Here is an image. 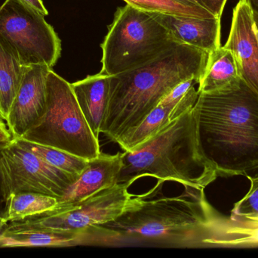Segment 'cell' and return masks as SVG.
Instances as JSON below:
<instances>
[{"instance_id": "obj_30", "label": "cell", "mask_w": 258, "mask_h": 258, "mask_svg": "<svg viewBox=\"0 0 258 258\" xmlns=\"http://www.w3.org/2000/svg\"><path fill=\"white\" fill-rule=\"evenodd\" d=\"M246 1L251 9L254 26H255V30L258 34V0H246Z\"/></svg>"}, {"instance_id": "obj_28", "label": "cell", "mask_w": 258, "mask_h": 258, "mask_svg": "<svg viewBox=\"0 0 258 258\" xmlns=\"http://www.w3.org/2000/svg\"><path fill=\"white\" fill-rule=\"evenodd\" d=\"M15 140L6 121L0 117V149L6 148Z\"/></svg>"}, {"instance_id": "obj_2", "label": "cell", "mask_w": 258, "mask_h": 258, "mask_svg": "<svg viewBox=\"0 0 258 258\" xmlns=\"http://www.w3.org/2000/svg\"><path fill=\"white\" fill-rule=\"evenodd\" d=\"M208 56L200 48L179 44L145 65L110 76V98L101 133L117 142L180 82L195 79L199 83Z\"/></svg>"}, {"instance_id": "obj_19", "label": "cell", "mask_w": 258, "mask_h": 258, "mask_svg": "<svg viewBox=\"0 0 258 258\" xmlns=\"http://www.w3.org/2000/svg\"><path fill=\"white\" fill-rule=\"evenodd\" d=\"M172 108L162 105L156 106L138 127L121 136L116 143L124 151H135L169 124V114Z\"/></svg>"}, {"instance_id": "obj_23", "label": "cell", "mask_w": 258, "mask_h": 258, "mask_svg": "<svg viewBox=\"0 0 258 258\" xmlns=\"http://www.w3.org/2000/svg\"><path fill=\"white\" fill-rule=\"evenodd\" d=\"M250 181V189L245 196L235 203L230 216L258 219V174L246 176Z\"/></svg>"}, {"instance_id": "obj_13", "label": "cell", "mask_w": 258, "mask_h": 258, "mask_svg": "<svg viewBox=\"0 0 258 258\" xmlns=\"http://www.w3.org/2000/svg\"><path fill=\"white\" fill-rule=\"evenodd\" d=\"M203 248H258V220L224 216L212 206Z\"/></svg>"}, {"instance_id": "obj_20", "label": "cell", "mask_w": 258, "mask_h": 258, "mask_svg": "<svg viewBox=\"0 0 258 258\" xmlns=\"http://www.w3.org/2000/svg\"><path fill=\"white\" fill-rule=\"evenodd\" d=\"M57 198L36 192L12 194L8 202L6 222L21 221L51 210L57 206Z\"/></svg>"}, {"instance_id": "obj_33", "label": "cell", "mask_w": 258, "mask_h": 258, "mask_svg": "<svg viewBox=\"0 0 258 258\" xmlns=\"http://www.w3.org/2000/svg\"><path fill=\"white\" fill-rule=\"evenodd\" d=\"M255 220H258V219H255Z\"/></svg>"}, {"instance_id": "obj_17", "label": "cell", "mask_w": 258, "mask_h": 258, "mask_svg": "<svg viewBox=\"0 0 258 258\" xmlns=\"http://www.w3.org/2000/svg\"><path fill=\"white\" fill-rule=\"evenodd\" d=\"M241 81L236 57L231 50L224 45L209 53L204 72L198 83V92L231 89Z\"/></svg>"}, {"instance_id": "obj_24", "label": "cell", "mask_w": 258, "mask_h": 258, "mask_svg": "<svg viewBox=\"0 0 258 258\" xmlns=\"http://www.w3.org/2000/svg\"><path fill=\"white\" fill-rule=\"evenodd\" d=\"M199 96L198 90H196L195 87L192 86L189 90L179 100L178 102L171 109L169 114L170 122L176 118H179L180 115L188 112L194 108L196 101Z\"/></svg>"}, {"instance_id": "obj_16", "label": "cell", "mask_w": 258, "mask_h": 258, "mask_svg": "<svg viewBox=\"0 0 258 258\" xmlns=\"http://www.w3.org/2000/svg\"><path fill=\"white\" fill-rule=\"evenodd\" d=\"M71 86L86 121L98 139L108 107L110 76L100 72L71 83Z\"/></svg>"}, {"instance_id": "obj_26", "label": "cell", "mask_w": 258, "mask_h": 258, "mask_svg": "<svg viewBox=\"0 0 258 258\" xmlns=\"http://www.w3.org/2000/svg\"><path fill=\"white\" fill-rule=\"evenodd\" d=\"M1 150L0 149V220L6 222L8 202L11 193L6 180V174L3 170L1 161Z\"/></svg>"}, {"instance_id": "obj_6", "label": "cell", "mask_w": 258, "mask_h": 258, "mask_svg": "<svg viewBox=\"0 0 258 258\" xmlns=\"http://www.w3.org/2000/svg\"><path fill=\"white\" fill-rule=\"evenodd\" d=\"M179 45L150 13L119 8L101 45V73L116 75L145 65Z\"/></svg>"}, {"instance_id": "obj_11", "label": "cell", "mask_w": 258, "mask_h": 258, "mask_svg": "<svg viewBox=\"0 0 258 258\" xmlns=\"http://www.w3.org/2000/svg\"><path fill=\"white\" fill-rule=\"evenodd\" d=\"M77 245L101 246V231L98 227L82 231H74L29 225L14 221L8 224L7 228L0 238V248Z\"/></svg>"}, {"instance_id": "obj_1", "label": "cell", "mask_w": 258, "mask_h": 258, "mask_svg": "<svg viewBox=\"0 0 258 258\" xmlns=\"http://www.w3.org/2000/svg\"><path fill=\"white\" fill-rule=\"evenodd\" d=\"M200 152L218 177L258 170V94L242 80L231 89L199 92L192 108Z\"/></svg>"}, {"instance_id": "obj_14", "label": "cell", "mask_w": 258, "mask_h": 258, "mask_svg": "<svg viewBox=\"0 0 258 258\" xmlns=\"http://www.w3.org/2000/svg\"><path fill=\"white\" fill-rule=\"evenodd\" d=\"M149 13V12H148ZM178 44H186L209 53L221 46V19L186 18L150 13Z\"/></svg>"}, {"instance_id": "obj_25", "label": "cell", "mask_w": 258, "mask_h": 258, "mask_svg": "<svg viewBox=\"0 0 258 258\" xmlns=\"http://www.w3.org/2000/svg\"><path fill=\"white\" fill-rule=\"evenodd\" d=\"M197 83L195 79H188L184 81L180 82L177 86H174L169 93L167 94L159 105L162 106H171L174 107L179 100L189 90L191 87Z\"/></svg>"}, {"instance_id": "obj_22", "label": "cell", "mask_w": 258, "mask_h": 258, "mask_svg": "<svg viewBox=\"0 0 258 258\" xmlns=\"http://www.w3.org/2000/svg\"><path fill=\"white\" fill-rule=\"evenodd\" d=\"M127 4L149 13L196 18H216L208 9L185 4L177 0H124ZM220 19V18H219Z\"/></svg>"}, {"instance_id": "obj_7", "label": "cell", "mask_w": 258, "mask_h": 258, "mask_svg": "<svg viewBox=\"0 0 258 258\" xmlns=\"http://www.w3.org/2000/svg\"><path fill=\"white\" fill-rule=\"evenodd\" d=\"M132 185L117 183L78 202H58L51 210L18 221L29 225L74 231L104 225L139 207L144 200L159 192L154 187L147 193L134 195L128 191Z\"/></svg>"}, {"instance_id": "obj_29", "label": "cell", "mask_w": 258, "mask_h": 258, "mask_svg": "<svg viewBox=\"0 0 258 258\" xmlns=\"http://www.w3.org/2000/svg\"><path fill=\"white\" fill-rule=\"evenodd\" d=\"M21 1L24 3V4L27 5V6L31 7L32 9L36 10V12L42 14L44 16H46V15H48V10H47L45 6H44L42 0H21Z\"/></svg>"}, {"instance_id": "obj_15", "label": "cell", "mask_w": 258, "mask_h": 258, "mask_svg": "<svg viewBox=\"0 0 258 258\" xmlns=\"http://www.w3.org/2000/svg\"><path fill=\"white\" fill-rule=\"evenodd\" d=\"M122 167V153L111 156L101 152L98 157L88 160L86 168L58 202H78L102 189L115 186L118 183Z\"/></svg>"}, {"instance_id": "obj_12", "label": "cell", "mask_w": 258, "mask_h": 258, "mask_svg": "<svg viewBox=\"0 0 258 258\" xmlns=\"http://www.w3.org/2000/svg\"><path fill=\"white\" fill-rule=\"evenodd\" d=\"M224 46L234 54L241 79L258 94V34L246 0H239L233 9Z\"/></svg>"}, {"instance_id": "obj_32", "label": "cell", "mask_w": 258, "mask_h": 258, "mask_svg": "<svg viewBox=\"0 0 258 258\" xmlns=\"http://www.w3.org/2000/svg\"><path fill=\"white\" fill-rule=\"evenodd\" d=\"M8 224H9V223L4 222V221L0 220V238L2 237L3 233H4L5 230L7 228Z\"/></svg>"}, {"instance_id": "obj_9", "label": "cell", "mask_w": 258, "mask_h": 258, "mask_svg": "<svg viewBox=\"0 0 258 258\" xmlns=\"http://www.w3.org/2000/svg\"><path fill=\"white\" fill-rule=\"evenodd\" d=\"M1 161L11 195L36 192L58 201L77 179L21 148L15 140L1 150Z\"/></svg>"}, {"instance_id": "obj_4", "label": "cell", "mask_w": 258, "mask_h": 258, "mask_svg": "<svg viewBox=\"0 0 258 258\" xmlns=\"http://www.w3.org/2000/svg\"><path fill=\"white\" fill-rule=\"evenodd\" d=\"M122 161L118 183L133 184L141 177H152L157 179V189L165 182L173 181L184 189L205 190L218 178L199 148L192 109L135 151L122 153Z\"/></svg>"}, {"instance_id": "obj_18", "label": "cell", "mask_w": 258, "mask_h": 258, "mask_svg": "<svg viewBox=\"0 0 258 258\" xmlns=\"http://www.w3.org/2000/svg\"><path fill=\"white\" fill-rule=\"evenodd\" d=\"M24 67L0 36V117L5 121L21 84Z\"/></svg>"}, {"instance_id": "obj_21", "label": "cell", "mask_w": 258, "mask_h": 258, "mask_svg": "<svg viewBox=\"0 0 258 258\" xmlns=\"http://www.w3.org/2000/svg\"><path fill=\"white\" fill-rule=\"evenodd\" d=\"M15 141L21 148L39 156L49 165L77 177L81 174L88 164V160L62 150L33 143L22 139H15Z\"/></svg>"}, {"instance_id": "obj_8", "label": "cell", "mask_w": 258, "mask_h": 258, "mask_svg": "<svg viewBox=\"0 0 258 258\" xmlns=\"http://www.w3.org/2000/svg\"><path fill=\"white\" fill-rule=\"evenodd\" d=\"M0 36L24 66L46 65L52 69L61 53L52 26L21 0H6L0 6Z\"/></svg>"}, {"instance_id": "obj_10", "label": "cell", "mask_w": 258, "mask_h": 258, "mask_svg": "<svg viewBox=\"0 0 258 258\" xmlns=\"http://www.w3.org/2000/svg\"><path fill=\"white\" fill-rule=\"evenodd\" d=\"M51 70L46 65L24 67L21 84L6 121L15 139L22 137L45 114L47 77Z\"/></svg>"}, {"instance_id": "obj_5", "label": "cell", "mask_w": 258, "mask_h": 258, "mask_svg": "<svg viewBox=\"0 0 258 258\" xmlns=\"http://www.w3.org/2000/svg\"><path fill=\"white\" fill-rule=\"evenodd\" d=\"M20 139L62 150L86 160L101 154L99 139L86 121L71 83L52 69L47 77L45 114Z\"/></svg>"}, {"instance_id": "obj_3", "label": "cell", "mask_w": 258, "mask_h": 258, "mask_svg": "<svg viewBox=\"0 0 258 258\" xmlns=\"http://www.w3.org/2000/svg\"><path fill=\"white\" fill-rule=\"evenodd\" d=\"M184 189L178 196L147 198L139 207L99 226L104 230V246L203 248L212 205L204 190Z\"/></svg>"}, {"instance_id": "obj_31", "label": "cell", "mask_w": 258, "mask_h": 258, "mask_svg": "<svg viewBox=\"0 0 258 258\" xmlns=\"http://www.w3.org/2000/svg\"><path fill=\"white\" fill-rule=\"evenodd\" d=\"M177 1L181 2V3H185V4L189 5V6H200V7H203L199 0H177ZM205 9H206V8H205Z\"/></svg>"}, {"instance_id": "obj_27", "label": "cell", "mask_w": 258, "mask_h": 258, "mask_svg": "<svg viewBox=\"0 0 258 258\" xmlns=\"http://www.w3.org/2000/svg\"><path fill=\"white\" fill-rule=\"evenodd\" d=\"M203 7L212 12L216 18L221 19L227 0H199Z\"/></svg>"}]
</instances>
